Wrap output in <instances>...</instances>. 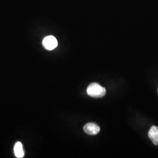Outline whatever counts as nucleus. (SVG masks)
Returning a JSON list of instances; mask_svg holds the SVG:
<instances>
[{
	"instance_id": "1",
	"label": "nucleus",
	"mask_w": 158,
	"mask_h": 158,
	"mask_svg": "<svg viewBox=\"0 0 158 158\" xmlns=\"http://www.w3.org/2000/svg\"><path fill=\"white\" fill-rule=\"evenodd\" d=\"M87 93L93 98H102L106 95V90L99 84L93 83L88 86Z\"/></svg>"
},
{
	"instance_id": "2",
	"label": "nucleus",
	"mask_w": 158,
	"mask_h": 158,
	"mask_svg": "<svg viewBox=\"0 0 158 158\" xmlns=\"http://www.w3.org/2000/svg\"><path fill=\"white\" fill-rule=\"evenodd\" d=\"M42 44L46 49L52 51L56 48L58 43L55 37L53 36H48L44 39Z\"/></svg>"
},
{
	"instance_id": "3",
	"label": "nucleus",
	"mask_w": 158,
	"mask_h": 158,
	"mask_svg": "<svg viewBox=\"0 0 158 158\" xmlns=\"http://www.w3.org/2000/svg\"><path fill=\"white\" fill-rule=\"evenodd\" d=\"M85 132L90 135H95L98 134L100 131V128L95 123H89L85 125L83 127Z\"/></svg>"
},
{
	"instance_id": "4",
	"label": "nucleus",
	"mask_w": 158,
	"mask_h": 158,
	"mask_svg": "<svg viewBox=\"0 0 158 158\" xmlns=\"http://www.w3.org/2000/svg\"><path fill=\"white\" fill-rule=\"evenodd\" d=\"M148 136L155 145H158V127L152 126L148 132Z\"/></svg>"
},
{
	"instance_id": "5",
	"label": "nucleus",
	"mask_w": 158,
	"mask_h": 158,
	"mask_svg": "<svg viewBox=\"0 0 158 158\" xmlns=\"http://www.w3.org/2000/svg\"><path fill=\"white\" fill-rule=\"evenodd\" d=\"M15 156L18 158H23L24 156V151L21 142H17L14 148Z\"/></svg>"
}]
</instances>
